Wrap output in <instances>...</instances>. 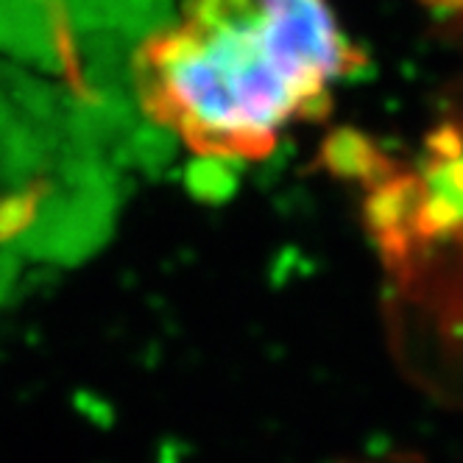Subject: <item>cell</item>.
<instances>
[{"label": "cell", "mask_w": 463, "mask_h": 463, "mask_svg": "<svg viewBox=\"0 0 463 463\" xmlns=\"http://www.w3.org/2000/svg\"><path fill=\"white\" fill-rule=\"evenodd\" d=\"M421 6L444 40L463 45V0H421Z\"/></svg>", "instance_id": "3957f363"}, {"label": "cell", "mask_w": 463, "mask_h": 463, "mask_svg": "<svg viewBox=\"0 0 463 463\" xmlns=\"http://www.w3.org/2000/svg\"><path fill=\"white\" fill-rule=\"evenodd\" d=\"M363 61L329 0H182L135 48L131 92L195 159L260 162Z\"/></svg>", "instance_id": "6da1fadb"}, {"label": "cell", "mask_w": 463, "mask_h": 463, "mask_svg": "<svg viewBox=\"0 0 463 463\" xmlns=\"http://www.w3.org/2000/svg\"><path fill=\"white\" fill-rule=\"evenodd\" d=\"M383 274V324L400 369L463 411V226Z\"/></svg>", "instance_id": "7a4b0ae2"}]
</instances>
